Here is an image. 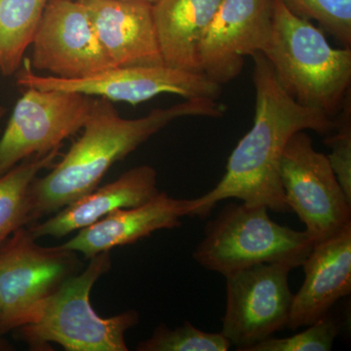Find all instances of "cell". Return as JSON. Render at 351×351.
<instances>
[{
  "instance_id": "1",
  "label": "cell",
  "mask_w": 351,
  "mask_h": 351,
  "mask_svg": "<svg viewBox=\"0 0 351 351\" xmlns=\"http://www.w3.org/2000/svg\"><path fill=\"white\" fill-rule=\"evenodd\" d=\"M251 57L256 89L253 126L233 149L221 181L206 195L193 199L191 217L206 218L219 202L230 198L291 213L279 176L286 145L298 132L311 130L326 136L336 125V120L326 113L293 99L263 53Z\"/></svg>"
},
{
  "instance_id": "2",
  "label": "cell",
  "mask_w": 351,
  "mask_h": 351,
  "mask_svg": "<svg viewBox=\"0 0 351 351\" xmlns=\"http://www.w3.org/2000/svg\"><path fill=\"white\" fill-rule=\"evenodd\" d=\"M226 107L212 99H189L145 117H120L112 101L95 99L82 137L43 178L36 177L27 193L29 225L50 216L97 189L112 167L174 120L186 117L219 119Z\"/></svg>"
},
{
  "instance_id": "3",
  "label": "cell",
  "mask_w": 351,
  "mask_h": 351,
  "mask_svg": "<svg viewBox=\"0 0 351 351\" xmlns=\"http://www.w3.org/2000/svg\"><path fill=\"white\" fill-rule=\"evenodd\" d=\"M272 29L263 54L283 89L298 103L338 115L350 95V48L337 49L321 29L272 0Z\"/></svg>"
},
{
  "instance_id": "4",
  "label": "cell",
  "mask_w": 351,
  "mask_h": 351,
  "mask_svg": "<svg viewBox=\"0 0 351 351\" xmlns=\"http://www.w3.org/2000/svg\"><path fill=\"white\" fill-rule=\"evenodd\" d=\"M112 267L110 252L89 258L86 269L64 281L36 319L18 328L32 350L58 343L68 351H127L125 332L138 323L137 311L103 318L90 302L92 288Z\"/></svg>"
},
{
  "instance_id": "5",
  "label": "cell",
  "mask_w": 351,
  "mask_h": 351,
  "mask_svg": "<svg viewBox=\"0 0 351 351\" xmlns=\"http://www.w3.org/2000/svg\"><path fill=\"white\" fill-rule=\"evenodd\" d=\"M313 245L306 230L270 219L269 208L232 202L208 221L193 258L203 269L226 277L261 263L302 267Z\"/></svg>"
},
{
  "instance_id": "6",
  "label": "cell",
  "mask_w": 351,
  "mask_h": 351,
  "mask_svg": "<svg viewBox=\"0 0 351 351\" xmlns=\"http://www.w3.org/2000/svg\"><path fill=\"white\" fill-rule=\"evenodd\" d=\"M29 228H18L0 246V334L36 319L80 261L62 246L41 247Z\"/></svg>"
},
{
  "instance_id": "7",
  "label": "cell",
  "mask_w": 351,
  "mask_h": 351,
  "mask_svg": "<svg viewBox=\"0 0 351 351\" xmlns=\"http://www.w3.org/2000/svg\"><path fill=\"white\" fill-rule=\"evenodd\" d=\"M284 195L291 212L306 226L314 244L351 225V201L335 175L327 156L315 151L304 131L289 140L279 164Z\"/></svg>"
},
{
  "instance_id": "8",
  "label": "cell",
  "mask_w": 351,
  "mask_h": 351,
  "mask_svg": "<svg viewBox=\"0 0 351 351\" xmlns=\"http://www.w3.org/2000/svg\"><path fill=\"white\" fill-rule=\"evenodd\" d=\"M23 63L22 69L17 71V83L21 87L75 92L133 106L161 94L178 95L186 100H217L221 92V85L202 73L173 68L165 64L112 66L85 77L66 80L34 73L29 58H24Z\"/></svg>"
},
{
  "instance_id": "9",
  "label": "cell",
  "mask_w": 351,
  "mask_h": 351,
  "mask_svg": "<svg viewBox=\"0 0 351 351\" xmlns=\"http://www.w3.org/2000/svg\"><path fill=\"white\" fill-rule=\"evenodd\" d=\"M95 98L25 87L0 136V177L25 159L45 154L85 125Z\"/></svg>"
},
{
  "instance_id": "10",
  "label": "cell",
  "mask_w": 351,
  "mask_h": 351,
  "mask_svg": "<svg viewBox=\"0 0 351 351\" xmlns=\"http://www.w3.org/2000/svg\"><path fill=\"white\" fill-rule=\"evenodd\" d=\"M284 263H261L226 276L221 334L239 351H249L287 327L293 293Z\"/></svg>"
},
{
  "instance_id": "11",
  "label": "cell",
  "mask_w": 351,
  "mask_h": 351,
  "mask_svg": "<svg viewBox=\"0 0 351 351\" xmlns=\"http://www.w3.org/2000/svg\"><path fill=\"white\" fill-rule=\"evenodd\" d=\"M32 69L82 78L114 66L82 0H49L32 38Z\"/></svg>"
},
{
  "instance_id": "12",
  "label": "cell",
  "mask_w": 351,
  "mask_h": 351,
  "mask_svg": "<svg viewBox=\"0 0 351 351\" xmlns=\"http://www.w3.org/2000/svg\"><path fill=\"white\" fill-rule=\"evenodd\" d=\"M272 13V0H223L198 45L199 73L219 85L237 78L244 57L267 48Z\"/></svg>"
},
{
  "instance_id": "13",
  "label": "cell",
  "mask_w": 351,
  "mask_h": 351,
  "mask_svg": "<svg viewBox=\"0 0 351 351\" xmlns=\"http://www.w3.org/2000/svg\"><path fill=\"white\" fill-rule=\"evenodd\" d=\"M304 283L293 294L289 329L309 326L351 292V225L313 245L302 265Z\"/></svg>"
},
{
  "instance_id": "14",
  "label": "cell",
  "mask_w": 351,
  "mask_h": 351,
  "mask_svg": "<svg viewBox=\"0 0 351 351\" xmlns=\"http://www.w3.org/2000/svg\"><path fill=\"white\" fill-rule=\"evenodd\" d=\"M101 45L114 66L164 64L152 4L133 0H82Z\"/></svg>"
},
{
  "instance_id": "15",
  "label": "cell",
  "mask_w": 351,
  "mask_h": 351,
  "mask_svg": "<svg viewBox=\"0 0 351 351\" xmlns=\"http://www.w3.org/2000/svg\"><path fill=\"white\" fill-rule=\"evenodd\" d=\"M193 208V199H179L159 191L144 204L115 210L78 230L73 239L61 246L89 260L117 247L136 243L158 230L179 228L182 218L191 217Z\"/></svg>"
},
{
  "instance_id": "16",
  "label": "cell",
  "mask_w": 351,
  "mask_h": 351,
  "mask_svg": "<svg viewBox=\"0 0 351 351\" xmlns=\"http://www.w3.org/2000/svg\"><path fill=\"white\" fill-rule=\"evenodd\" d=\"M158 193L156 169L149 165L138 166L66 205L43 223H32L29 230L36 239L44 237L62 239L93 225L115 210L144 204Z\"/></svg>"
},
{
  "instance_id": "17",
  "label": "cell",
  "mask_w": 351,
  "mask_h": 351,
  "mask_svg": "<svg viewBox=\"0 0 351 351\" xmlns=\"http://www.w3.org/2000/svg\"><path fill=\"white\" fill-rule=\"evenodd\" d=\"M223 0H156L154 25L164 64L199 73L197 48Z\"/></svg>"
},
{
  "instance_id": "18",
  "label": "cell",
  "mask_w": 351,
  "mask_h": 351,
  "mask_svg": "<svg viewBox=\"0 0 351 351\" xmlns=\"http://www.w3.org/2000/svg\"><path fill=\"white\" fill-rule=\"evenodd\" d=\"M49 0H0V71L20 69Z\"/></svg>"
},
{
  "instance_id": "19",
  "label": "cell",
  "mask_w": 351,
  "mask_h": 351,
  "mask_svg": "<svg viewBox=\"0 0 351 351\" xmlns=\"http://www.w3.org/2000/svg\"><path fill=\"white\" fill-rule=\"evenodd\" d=\"M60 149L29 157L0 177V246L18 228L29 225V186L41 171L52 167Z\"/></svg>"
},
{
  "instance_id": "20",
  "label": "cell",
  "mask_w": 351,
  "mask_h": 351,
  "mask_svg": "<svg viewBox=\"0 0 351 351\" xmlns=\"http://www.w3.org/2000/svg\"><path fill=\"white\" fill-rule=\"evenodd\" d=\"M232 343L219 332L202 331L191 323L171 329L158 325L151 338L141 341L138 351H228Z\"/></svg>"
},
{
  "instance_id": "21",
  "label": "cell",
  "mask_w": 351,
  "mask_h": 351,
  "mask_svg": "<svg viewBox=\"0 0 351 351\" xmlns=\"http://www.w3.org/2000/svg\"><path fill=\"white\" fill-rule=\"evenodd\" d=\"M294 12L316 20L346 48L351 45V0H284Z\"/></svg>"
},
{
  "instance_id": "22",
  "label": "cell",
  "mask_w": 351,
  "mask_h": 351,
  "mask_svg": "<svg viewBox=\"0 0 351 351\" xmlns=\"http://www.w3.org/2000/svg\"><path fill=\"white\" fill-rule=\"evenodd\" d=\"M304 331L287 338L265 339L252 346L249 351H330L339 332V322L331 313H327Z\"/></svg>"
},
{
  "instance_id": "23",
  "label": "cell",
  "mask_w": 351,
  "mask_h": 351,
  "mask_svg": "<svg viewBox=\"0 0 351 351\" xmlns=\"http://www.w3.org/2000/svg\"><path fill=\"white\" fill-rule=\"evenodd\" d=\"M351 105L350 94L339 113L336 125L325 136V144L331 149L327 156L335 175L351 201Z\"/></svg>"
},
{
  "instance_id": "24",
  "label": "cell",
  "mask_w": 351,
  "mask_h": 351,
  "mask_svg": "<svg viewBox=\"0 0 351 351\" xmlns=\"http://www.w3.org/2000/svg\"><path fill=\"white\" fill-rule=\"evenodd\" d=\"M4 115H5V108L0 104V127H1V122Z\"/></svg>"
},
{
  "instance_id": "25",
  "label": "cell",
  "mask_w": 351,
  "mask_h": 351,
  "mask_svg": "<svg viewBox=\"0 0 351 351\" xmlns=\"http://www.w3.org/2000/svg\"><path fill=\"white\" fill-rule=\"evenodd\" d=\"M7 343H4L3 341L0 339V350H7Z\"/></svg>"
},
{
  "instance_id": "26",
  "label": "cell",
  "mask_w": 351,
  "mask_h": 351,
  "mask_svg": "<svg viewBox=\"0 0 351 351\" xmlns=\"http://www.w3.org/2000/svg\"><path fill=\"white\" fill-rule=\"evenodd\" d=\"M133 1H143V2H147V3L154 4V2L156 1V0H133Z\"/></svg>"
},
{
  "instance_id": "27",
  "label": "cell",
  "mask_w": 351,
  "mask_h": 351,
  "mask_svg": "<svg viewBox=\"0 0 351 351\" xmlns=\"http://www.w3.org/2000/svg\"><path fill=\"white\" fill-rule=\"evenodd\" d=\"M0 320H1V304H0Z\"/></svg>"
}]
</instances>
